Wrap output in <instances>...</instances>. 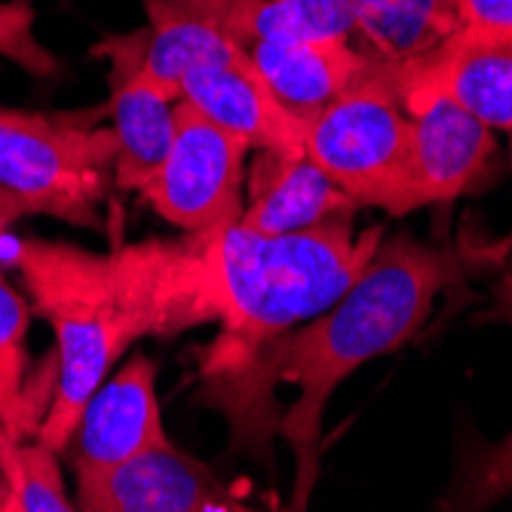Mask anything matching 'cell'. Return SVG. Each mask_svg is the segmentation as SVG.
Listing matches in <instances>:
<instances>
[{
  "instance_id": "6da1fadb",
  "label": "cell",
  "mask_w": 512,
  "mask_h": 512,
  "mask_svg": "<svg viewBox=\"0 0 512 512\" xmlns=\"http://www.w3.org/2000/svg\"><path fill=\"white\" fill-rule=\"evenodd\" d=\"M212 234L145 240L89 252L74 243L22 240L13 261L31 310L56 332V393L37 442L65 451L80 414L138 338H172L218 322Z\"/></svg>"
},
{
  "instance_id": "7a4b0ae2",
  "label": "cell",
  "mask_w": 512,
  "mask_h": 512,
  "mask_svg": "<svg viewBox=\"0 0 512 512\" xmlns=\"http://www.w3.org/2000/svg\"><path fill=\"white\" fill-rule=\"evenodd\" d=\"M509 243H424L408 230L384 237L353 286L319 316L279 335L258 371L264 402L273 405V387L292 384L298 399L279 421V436L295 454L292 509H307L322 473V417L332 393L371 359L396 353L417 338L436 298L503 264Z\"/></svg>"
},
{
  "instance_id": "3957f363",
  "label": "cell",
  "mask_w": 512,
  "mask_h": 512,
  "mask_svg": "<svg viewBox=\"0 0 512 512\" xmlns=\"http://www.w3.org/2000/svg\"><path fill=\"white\" fill-rule=\"evenodd\" d=\"M356 212L325 218L295 234H258L240 221L212 230L209 255L218 286V338L203 350V402L227 411L234 439H261L267 408L258 371L267 347L329 310L378 252L387 227H353Z\"/></svg>"
},
{
  "instance_id": "277c9868",
  "label": "cell",
  "mask_w": 512,
  "mask_h": 512,
  "mask_svg": "<svg viewBox=\"0 0 512 512\" xmlns=\"http://www.w3.org/2000/svg\"><path fill=\"white\" fill-rule=\"evenodd\" d=\"M105 117L108 102L77 111L0 108V188L16 194L28 215L99 230L120 154Z\"/></svg>"
},
{
  "instance_id": "5b68a950",
  "label": "cell",
  "mask_w": 512,
  "mask_h": 512,
  "mask_svg": "<svg viewBox=\"0 0 512 512\" xmlns=\"http://www.w3.org/2000/svg\"><path fill=\"white\" fill-rule=\"evenodd\" d=\"M408 151L411 114L375 53L365 77L304 126V154L359 209L408 215Z\"/></svg>"
},
{
  "instance_id": "8992f818",
  "label": "cell",
  "mask_w": 512,
  "mask_h": 512,
  "mask_svg": "<svg viewBox=\"0 0 512 512\" xmlns=\"http://www.w3.org/2000/svg\"><path fill=\"white\" fill-rule=\"evenodd\" d=\"M249 151L243 138L178 99L166 160L138 194L184 234H212L234 224L243 212Z\"/></svg>"
},
{
  "instance_id": "52a82bcc",
  "label": "cell",
  "mask_w": 512,
  "mask_h": 512,
  "mask_svg": "<svg viewBox=\"0 0 512 512\" xmlns=\"http://www.w3.org/2000/svg\"><path fill=\"white\" fill-rule=\"evenodd\" d=\"M384 68L405 111L445 96L491 129H512V34L457 25L421 53L384 59Z\"/></svg>"
},
{
  "instance_id": "ba28073f",
  "label": "cell",
  "mask_w": 512,
  "mask_h": 512,
  "mask_svg": "<svg viewBox=\"0 0 512 512\" xmlns=\"http://www.w3.org/2000/svg\"><path fill=\"white\" fill-rule=\"evenodd\" d=\"M74 506L83 512H237L249 509L206 463L181 448L157 445L117 463L71 460Z\"/></svg>"
},
{
  "instance_id": "9c48e42d",
  "label": "cell",
  "mask_w": 512,
  "mask_h": 512,
  "mask_svg": "<svg viewBox=\"0 0 512 512\" xmlns=\"http://www.w3.org/2000/svg\"><path fill=\"white\" fill-rule=\"evenodd\" d=\"M408 114V212L448 206L497 181V138L488 123L445 96H433Z\"/></svg>"
},
{
  "instance_id": "30bf717a",
  "label": "cell",
  "mask_w": 512,
  "mask_h": 512,
  "mask_svg": "<svg viewBox=\"0 0 512 512\" xmlns=\"http://www.w3.org/2000/svg\"><path fill=\"white\" fill-rule=\"evenodd\" d=\"M148 25L129 34H105L92 43L89 56L105 59L111 68L129 71L151 83L169 99H181V83L194 68L221 62L243 50L221 25L178 13L157 0H142Z\"/></svg>"
},
{
  "instance_id": "8fae6325",
  "label": "cell",
  "mask_w": 512,
  "mask_h": 512,
  "mask_svg": "<svg viewBox=\"0 0 512 512\" xmlns=\"http://www.w3.org/2000/svg\"><path fill=\"white\" fill-rule=\"evenodd\" d=\"M181 99L249 148L304 154V120L289 114L270 92L246 50L194 68L181 83Z\"/></svg>"
},
{
  "instance_id": "7c38bea8",
  "label": "cell",
  "mask_w": 512,
  "mask_h": 512,
  "mask_svg": "<svg viewBox=\"0 0 512 512\" xmlns=\"http://www.w3.org/2000/svg\"><path fill=\"white\" fill-rule=\"evenodd\" d=\"M71 442V460L86 463H117L145 448L169 445L157 399V362L132 353L114 378H105L89 396Z\"/></svg>"
},
{
  "instance_id": "4fadbf2b",
  "label": "cell",
  "mask_w": 512,
  "mask_h": 512,
  "mask_svg": "<svg viewBox=\"0 0 512 512\" xmlns=\"http://www.w3.org/2000/svg\"><path fill=\"white\" fill-rule=\"evenodd\" d=\"M341 212H359L356 200L338 188L307 154L261 151L246 169L240 224L258 234H295Z\"/></svg>"
},
{
  "instance_id": "5bb4252c",
  "label": "cell",
  "mask_w": 512,
  "mask_h": 512,
  "mask_svg": "<svg viewBox=\"0 0 512 512\" xmlns=\"http://www.w3.org/2000/svg\"><path fill=\"white\" fill-rule=\"evenodd\" d=\"M243 50L279 105L304 123L371 68V53L353 40H249Z\"/></svg>"
},
{
  "instance_id": "9a60e30c",
  "label": "cell",
  "mask_w": 512,
  "mask_h": 512,
  "mask_svg": "<svg viewBox=\"0 0 512 512\" xmlns=\"http://www.w3.org/2000/svg\"><path fill=\"white\" fill-rule=\"evenodd\" d=\"M108 86V120L114 123L111 129L120 145L114 184L120 191H142L163 166L172 145L178 99L163 96L142 77L120 68H111Z\"/></svg>"
},
{
  "instance_id": "2e32d148",
  "label": "cell",
  "mask_w": 512,
  "mask_h": 512,
  "mask_svg": "<svg viewBox=\"0 0 512 512\" xmlns=\"http://www.w3.org/2000/svg\"><path fill=\"white\" fill-rule=\"evenodd\" d=\"M237 43L249 40H353V0H240L221 25Z\"/></svg>"
},
{
  "instance_id": "e0dca14e",
  "label": "cell",
  "mask_w": 512,
  "mask_h": 512,
  "mask_svg": "<svg viewBox=\"0 0 512 512\" xmlns=\"http://www.w3.org/2000/svg\"><path fill=\"white\" fill-rule=\"evenodd\" d=\"M31 313V304L0 267V427L13 439L37 436L43 414L50 408L28 375Z\"/></svg>"
},
{
  "instance_id": "ac0fdd59",
  "label": "cell",
  "mask_w": 512,
  "mask_h": 512,
  "mask_svg": "<svg viewBox=\"0 0 512 512\" xmlns=\"http://www.w3.org/2000/svg\"><path fill=\"white\" fill-rule=\"evenodd\" d=\"M59 451L43 442L13 439L0 427V512H71Z\"/></svg>"
},
{
  "instance_id": "d6986e66",
  "label": "cell",
  "mask_w": 512,
  "mask_h": 512,
  "mask_svg": "<svg viewBox=\"0 0 512 512\" xmlns=\"http://www.w3.org/2000/svg\"><path fill=\"white\" fill-rule=\"evenodd\" d=\"M485 322L512 325V270L491 286V310ZM512 494V433L494 445H476L460 460V473L442 500L445 509H488Z\"/></svg>"
},
{
  "instance_id": "ffe728a7",
  "label": "cell",
  "mask_w": 512,
  "mask_h": 512,
  "mask_svg": "<svg viewBox=\"0 0 512 512\" xmlns=\"http://www.w3.org/2000/svg\"><path fill=\"white\" fill-rule=\"evenodd\" d=\"M454 28V0H390V10L365 50L384 59H399L427 50Z\"/></svg>"
},
{
  "instance_id": "44dd1931",
  "label": "cell",
  "mask_w": 512,
  "mask_h": 512,
  "mask_svg": "<svg viewBox=\"0 0 512 512\" xmlns=\"http://www.w3.org/2000/svg\"><path fill=\"white\" fill-rule=\"evenodd\" d=\"M34 22L37 13L31 0H0V56L37 80H53L65 65L37 40Z\"/></svg>"
},
{
  "instance_id": "7402d4cb",
  "label": "cell",
  "mask_w": 512,
  "mask_h": 512,
  "mask_svg": "<svg viewBox=\"0 0 512 512\" xmlns=\"http://www.w3.org/2000/svg\"><path fill=\"white\" fill-rule=\"evenodd\" d=\"M457 25L512 34V0H454Z\"/></svg>"
},
{
  "instance_id": "603a6c76",
  "label": "cell",
  "mask_w": 512,
  "mask_h": 512,
  "mask_svg": "<svg viewBox=\"0 0 512 512\" xmlns=\"http://www.w3.org/2000/svg\"><path fill=\"white\" fill-rule=\"evenodd\" d=\"M157 4L197 16V19H206V22H215V25H224V19L234 13L240 0H157Z\"/></svg>"
},
{
  "instance_id": "cb8c5ba5",
  "label": "cell",
  "mask_w": 512,
  "mask_h": 512,
  "mask_svg": "<svg viewBox=\"0 0 512 512\" xmlns=\"http://www.w3.org/2000/svg\"><path fill=\"white\" fill-rule=\"evenodd\" d=\"M353 4L359 13V40H362V46H368L390 10V0H353Z\"/></svg>"
},
{
  "instance_id": "d4e9b609",
  "label": "cell",
  "mask_w": 512,
  "mask_h": 512,
  "mask_svg": "<svg viewBox=\"0 0 512 512\" xmlns=\"http://www.w3.org/2000/svg\"><path fill=\"white\" fill-rule=\"evenodd\" d=\"M25 215H28V209L22 206V200L16 194H10L7 188H0V237H4L7 230Z\"/></svg>"
},
{
  "instance_id": "484cf974",
  "label": "cell",
  "mask_w": 512,
  "mask_h": 512,
  "mask_svg": "<svg viewBox=\"0 0 512 512\" xmlns=\"http://www.w3.org/2000/svg\"><path fill=\"white\" fill-rule=\"evenodd\" d=\"M509 154H512V129H509Z\"/></svg>"
}]
</instances>
